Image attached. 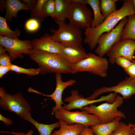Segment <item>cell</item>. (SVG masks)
Segmentation results:
<instances>
[{"label":"cell","mask_w":135,"mask_h":135,"mask_svg":"<svg viewBox=\"0 0 135 135\" xmlns=\"http://www.w3.org/2000/svg\"><path fill=\"white\" fill-rule=\"evenodd\" d=\"M132 15H135L132 0H124L122 7L105 18L99 26L85 29L84 42L88 44L91 50H93L97 45V39L101 34L110 31L123 18Z\"/></svg>","instance_id":"1"},{"label":"cell","mask_w":135,"mask_h":135,"mask_svg":"<svg viewBox=\"0 0 135 135\" xmlns=\"http://www.w3.org/2000/svg\"><path fill=\"white\" fill-rule=\"evenodd\" d=\"M29 55L38 64L42 74L50 73H71L72 65L60 55L33 49L30 50Z\"/></svg>","instance_id":"2"},{"label":"cell","mask_w":135,"mask_h":135,"mask_svg":"<svg viewBox=\"0 0 135 135\" xmlns=\"http://www.w3.org/2000/svg\"><path fill=\"white\" fill-rule=\"evenodd\" d=\"M0 106L3 110L15 113L22 119L31 114L32 108L20 92L12 94L7 93L3 87L0 88Z\"/></svg>","instance_id":"3"},{"label":"cell","mask_w":135,"mask_h":135,"mask_svg":"<svg viewBox=\"0 0 135 135\" xmlns=\"http://www.w3.org/2000/svg\"><path fill=\"white\" fill-rule=\"evenodd\" d=\"M124 100L122 96L117 94L112 103L105 102L98 106L91 104L83 108L82 110L96 115L102 124L110 122L118 117L125 118V114L118 110L123 103Z\"/></svg>","instance_id":"4"},{"label":"cell","mask_w":135,"mask_h":135,"mask_svg":"<svg viewBox=\"0 0 135 135\" xmlns=\"http://www.w3.org/2000/svg\"><path fill=\"white\" fill-rule=\"evenodd\" d=\"M68 19L69 23L80 29L91 27L92 12L85 0H70Z\"/></svg>","instance_id":"5"},{"label":"cell","mask_w":135,"mask_h":135,"mask_svg":"<svg viewBox=\"0 0 135 135\" xmlns=\"http://www.w3.org/2000/svg\"><path fill=\"white\" fill-rule=\"evenodd\" d=\"M108 67V61L106 58L89 53L86 58L72 65L71 74L85 71L105 78Z\"/></svg>","instance_id":"6"},{"label":"cell","mask_w":135,"mask_h":135,"mask_svg":"<svg viewBox=\"0 0 135 135\" xmlns=\"http://www.w3.org/2000/svg\"><path fill=\"white\" fill-rule=\"evenodd\" d=\"M58 25V29L50 30L56 41L64 46H82L83 40L81 29L66 22Z\"/></svg>","instance_id":"7"},{"label":"cell","mask_w":135,"mask_h":135,"mask_svg":"<svg viewBox=\"0 0 135 135\" xmlns=\"http://www.w3.org/2000/svg\"><path fill=\"white\" fill-rule=\"evenodd\" d=\"M128 20V17L125 18L112 30L98 37L97 40L98 46L95 50L96 54L103 57L114 44L121 40L123 29Z\"/></svg>","instance_id":"8"},{"label":"cell","mask_w":135,"mask_h":135,"mask_svg":"<svg viewBox=\"0 0 135 135\" xmlns=\"http://www.w3.org/2000/svg\"><path fill=\"white\" fill-rule=\"evenodd\" d=\"M54 114L56 119L62 120L68 124L78 123L90 127L100 124V120L96 116L84 110L72 112L62 109L56 112Z\"/></svg>","instance_id":"9"},{"label":"cell","mask_w":135,"mask_h":135,"mask_svg":"<svg viewBox=\"0 0 135 135\" xmlns=\"http://www.w3.org/2000/svg\"><path fill=\"white\" fill-rule=\"evenodd\" d=\"M71 95L65 98L64 101L68 102L62 106V109L68 111L74 109H79L82 110L83 108L94 103L106 101L112 103L114 102L117 94L115 92L107 95L101 96L98 99L89 100L79 94L77 90H72Z\"/></svg>","instance_id":"10"},{"label":"cell","mask_w":135,"mask_h":135,"mask_svg":"<svg viewBox=\"0 0 135 135\" xmlns=\"http://www.w3.org/2000/svg\"><path fill=\"white\" fill-rule=\"evenodd\" d=\"M0 44L8 52L12 61L18 58H22L23 54L29 55L32 49L31 41L29 40H22L1 36H0Z\"/></svg>","instance_id":"11"},{"label":"cell","mask_w":135,"mask_h":135,"mask_svg":"<svg viewBox=\"0 0 135 135\" xmlns=\"http://www.w3.org/2000/svg\"><path fill=\"white\" fill-rule=\"evenodd\" d=\"M110 92L121 94L124 99H129L135 94V82L129 77H126L115 86H104L95 90L91 96L87 98L90 100L95 99L103 93Z\"/></svg>","instance_id":"12"},{"label":"cell","mask_w":135,"mask_h":135,"mask_svg":"<svg viewBox=\"0 0 135 135\" xmlns=\"http://www.w3.org/2000/svg\"><path fill=\"white\" fill-rule=\"evenodd\" d=\"M55 78L56 81V86L54 92L51 94L48 95L42 93L31 87H29L27 91L30 92H32L42 94L44 96L50 97L51 99L54 100L55 105L52 108V114L58 110L62 109V105H66L62 100V95L64 90L69 86L74 85L76 83V81L74 79H71L66 82H63L62 79L61 74H56Z\"/></svg>","instance_id":"13"},{"label":"cell","mask_w":135,"mask_h":135,"mask_svg":"<svg viewBox=\"0 0 135 135\" xmlns=\"http://www.w3.org/2000/svg\"><path fill=\"white\" fill-rule=\"evenodd\" d=\"M135 51V40L121 39L111 47L106 55L108 58V61L112 64L115 63L116 58L119 57L126 58L133 62Z\"/></svg>","instance_id":"14"},{"label":"cell","mask_w":135,"mask_h":135,"mask_svg":"<svg viewBox=\"0 0 135 135\" xmlns=\"http://www.w3.org/2000/svg\"><path fill=\"white\" fill-rule=\"evenodd\" d=\"M32 49L48 53L60 55L63 46L56 41L52 34H44L39 38L31 41Z\"/></svg>","instance_id":"15"},{"label":"cell","mask_w":135,"mask_h":135,"mask_svg":"<svg viewBox=\"0 0 135 135\" xmlns=\"http://www.w3.org/2000/svg\"><path fill=\"white\" fill-rule=\"evenodd\" d=\"M60 55L73 65L86 58L88 53L82 46H63Z\"/></svg>","instance_id":"16"},{"label":"cell","mask_w":135,"mask_h":135,"mask_svg":"<svg viewBox=\"0 0 135 135\" xmlns=\"http://www.w3.org/2000/svg\"><path fill=\"white\" fill-rule=\"evenodd\" d=\"M6 12L4 17L7 22L12 21L13 18L18 16V12L21 10H28L29 8L25 3L18 0H6Z\"/></svg>","instance_id":"17"},{"label":"cell","mask_w":135,"mask_h":135,"mask_svg":"<svg viewBox=\"0 0 135 135\" xmlns=\"http://www.w3.org/2000/svg\"><path fill=\"white\" fill-rule=\"evenodd\" d=\"M70 0H55L54 21L58 24L65 22L68 19Z\"/></svg>","instance_id":"18"},{"label":"cell","mask_w":135,"mask_h":135,"mask_svg":"<svg viewBox=\"0 0 135 135\" xmlns=\"http://www.w3.org/2000/svg\"><path fill=\"white\" fill-rule=\"evenodd\" d=\"M60 129L54 130L51 135H78L84 130L85 126L83 124L76 123L70 125L62 120H59Z\"/></svg>","instance_id":"19"},{"label":"cell","mask_w":135,"mask_h":135,"mask_svg":"<svg viewBox=\"0 0 135 135\" xmlns=\"http://www.w3.org/2000/svg\"><path fill=\"white\" fill-rule=\"evenodd\" d=\"M122 118L118 117L110 122L90 127L95 135H110L119 124Z\"/></svg>","instance_id":"20"},{"label":"cell","mask_w":135,"mask_h":135,"mask_svg":"<svg viewBox=\"0 0 135 135\" xmlns=\"http://www.w3.org/2000/svg\"><path fill=\"white\" fill-rule=\"evenodd\" d=\"M26 120L34 126L38 131L39 135H51L52 132L55 128L60 127L59 121L48 124L40 123L34 120L31 114L26 117Z\"/></svg>","instance_id":"21"},{"label":"cell","mask_w":135,"mask_h":135,"mask_svg":"<svg viewBox=\"0 0 135 135\" xmlns=\"http://www.w3.org/2000/svg\"><path fill=\"white\" fill-rule=\"evenodd\" d=\"M85 2L87 5H89L91 6L93 12L94 17L91 27L94 28L99 26L105 18L101 12L100 0H85Z\"/></svg>","instance_id":"22"},{"label":"cell","mask_w":135,"mask_h":135,"mask_svg":"<svg viewBox=\"0 0 135 135\" xmlns=\"http://www.w3.org/2000/svg\"><path fill=\"white\" fill-rule=\"evenodd\" d=\"M7 22L4 17L0 16V36L12 38H18L21 33L20 30L16 28L14 30H12Z\"/></svg>","instance_id":"23"},{"label":"cell","mask_w":135,"mask_h":135,"mask_svg":"<svg viewBox=\"0 0 135 135\" xmlns=\"http://www.w3.org/2000/svg\"><path fill=\"white\" fill-rule=\"evenodd\" d=\"M128 39L135 40V15L128 17V21L123 29L121 39Z\"/></svg>","instance_id":"24"},{"label":"cell","mask_w":135,"mask_h":135,"mask_svg":"<svg viewBox=\"0 0 135 135\" xmlns=\"http://www.w3.org/2000/svg\"><path fill=\"white\" fill-rule=\"evenodd\" d=\"M117 0H100V7L102 14L106 18L117 10L116 2Z\"/></svg>","instance_id":"25"},{"label":"cell","mask_w":135,"mask_h":135,"mask_svg":"<svg viewBox=\"0 0 135 135\" xmlns=\"http://www.w3.org/2000/svg\"><path fill=\"white\" fill-rule=\"evenodd\" d=\"M134 124H126L120 122L119 124L110 135H134L133 129Z\"/></svg>","instance_id":"26"},{"label":"cell","mask_w":135,"mask_h":135,"mask_svg":"<svg viewBox=\"0 0 135 135\" xmlns=\"http://www.w3.org/2000/svg\"><path fill=\"white\" fill-rule=\"evenodd\" d=\"M42 12L44 18L50 16L54 19L55 16V0H46L42 7Z\"/></svg>","instance_id":"27"},{"label":"cell","mask_w":135,"mask_h":135,"mask_svg":"<svg viewBox=\"0 0 135 135\" xmlns=\"http://www.w3.org/2000/svg\"><path fill=\"white\" fill-rule=\"evenodd\" d=\"M46 0H38L36 6L31 11L30 16L32 18L35 17L40 22H42L44 20L42 12V7Z\"/></svg>","instance_id":"28"},{"label":"cell","mask_w":135,"mask_h":135,"mask_svg":"<svg viewBox=\"0 0 135 135\" xmlns=\"http://www.w3.org/2000/svg\"><path fill=\"white\" fill-rule=\"evenodd\" d=\"M10 71L17 74H25L30 76H34L40 73L39 68H26L12 64L10 65Z\"/></svg>","instance_id":"29"},{"label":"cell","mask_w":135,"mask_h":135,"mask_svg":"<svg viewBox=\"0 0 135 135\" xmlns=\"http://www.w3.org/2000/svg\"><path fill=\"white\" fill-rule=\"evenodd\" d=\"M25 26L27 31L32 32L37 30L40 27V24L36 19L31 18L26 21Z\"/></svg>","instance_id":"30"},{"label":"cell","mask_w":135,"mask_h":135,"mask_svg":"<svg viewBox=\"0 0 135 135\" xmlns=\"http://www.w3.org/2000/svg\"><path fill=\"white\" fill-rule=\"evenodd\" d=\"M133 63L128 59L122 57H118L115 60V63L123 68L124 70L128 68Z\"/></svg>","instance_id":"31"},{"label":"cell","mask_w":135,"mask_h":135,"mask_svg":"<svg viewBox=\"0 0 135 135\" xmlns=\"http://www.w3.org/2000/svg\"><path fill=\"white\" fill-rule=\"evenodd\" d=\"M11 58L8 54H5L0 56V66H7L10 65Z\"/></svg>","instance_id":"32"},{"label":"cell","mask_w":135,"mask_h":135,"mask_svg":"<svg viewBox=\"0 0 135 135\" xmlns=\"http://www.w3.org/2000/svg\"><path fill=\"white\" fill-rule=\"evenodd\" d=\"M124 70L129 76L130 78L135 80V64L134 62L128 68Z\"/></svg>","instance_id":"33"},{"label":"cell","mask_w":135,"mask_h":135,"mask_svg":"<svg viewBox=\"0 0 135 135\" xmlns=\"http://www.w3.org/2000/svg\"><path fill=\"white\" fill-rule=\"evenodd\" d=\"M21 1L26 4L31 11L34 8L38 1V0H22Z\"/></svg>","instance_id":"34"},{"label":"cell","mask_w":135,"mask_h":135,"mask_svg":"<svg viewBox=\"0 0 135 135\" xmlns=\"http://www.w3.org/2000/svg\"><path fill=\"white\" fill-rule=\"evenodd\" d=\"M78 135H95L92 128L90 126H86L83 130Z\"/></svg>","instance_id":"35"},{"label":"cell","mask_w":135,"mask_h":135,"mask_svg":"<svg viewBox=\"0 0 135 135\" xmlns=\"http://www.w3.org/2000/svg\"><path fill=\"white\" fill-rule=\"evenodd\" d=\"M10 65L7 66L0 65V78H2L5 74L10 70Z\"/></svg>","instance_id":"36"},{"label":"cell","mask_w":135,"mask_h":135,"mask_svg":"<svg viewBox=\"0 0 135 135\" xmlns=\"http://www.w3.org/2000/svg\"><path fill=\"white\" fill-rule=\"evenodd\" d=\"M0 120L7 126L11 125L13 123L12 120L9 118L4 117L1 114H0Z\"/></svg>","instance_id":"37"},{"label":"cell","mask_w":135,"mask_h":135,"mask_svg":"<svg viewBox=\"0 0 135 135\" xmlns=\"http://www.w3.org/2000/svg\"><path fill=\"white\" fill-rule=\"evenodd\" d=\"M0 10L3 12L6 10V1L0 0Z\"/></svg>","instance_id":"38"},{"label":"cell","mask_w":135,"mask_h":135,"mask_svg":"<svg viewBox=\"0 0 135 135\" xmlns=\"http://www.w3.org/2000/svg\"><path fill=\"white\" fill-rule=\"evenodd\" d=\"M6 50L2 46L0 45V56L6 53Z\"/></svg>","instance_id":"39"},{"label":"cell","mask_w":135,"mask_h":135,"mask_svg":"<svg viewBox=\"0 0 135 135\" xmlns=\"http://www.w3.org/2000/svg\"><path fill=\"white\" fill-rule=\"evenodd\" d=\"M34 132L32 130H30L28 131V133L26 134L25 135H32Z\"/></svg>","instance_id":"40"},{"label":"cell","mask_w":135,"mask_h":135,"mask_svg":"<svg viewBox=\"0 0 135 135\" xmlns=\"http://www.w3.org/2000/svg\"><path fill=\"white\" fill-rule=\"evenodd\" d=\"M132 2L134 14L135 15V0H132Z\"/></svg>","instance_id":"41"},{"label":"cell","mask_w":135,"mask_h":135,"mask_svg":"<svg viewBox=\"0 0 135 135\" xmlns=\"http://www.w3.org/2000/svg\"><path fill=\"white\" fill-rule=\"evenodd\" d=\"M133 129L134 130V135H135V123L134 124V125L133 127Z\"/></svg>","instance_id":"42"},{"label":"cell","mask_w":135,"mask_h":135,"mask_svg":"<svg viewBox=\"0 0 135 135\" xmlns=\"http://www.w3.org/2000/svg\"><path fill=\"white\" fill-rule=\"evenodd\" d=\"M133 62H134L135 64V60H134Z\"/></svg>","instance_id":"43"},{"label":"cell","mask_w":135,"mask_h":135,"mask_svg":"<svg viewBox=\"0 0 135 135\" xmlns=\"http://www.w3.org/2000/svg\"><path fill=\"white\" fill-rule=\"evenodd\" d=\"M134 82H135V80H134Z\"/></svg>","instance_id":"44"},{"label":"cell","mask_w":135,"mask_h":135,"mask_svg":"<svg viewBox=\"0 0 135 135\" xmlns=\"http://www.w3.org/2000/svg\"></svg>","instance_id":"45"}]
</instances>
